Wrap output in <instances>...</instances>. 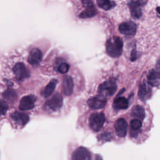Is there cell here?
<instances>
[{"instance_id": "6da1fadb", "label": "cell", "mask_w": 160, "mask_h": 160, "mask_svg": "<svg viewBox=\"0 0 160 160\" xmlns=\"http://www.w3.org/2000/svg\"><path fill=\"white\" fill-rule=\"evenodd\" d=\"M122 46V41L119 38L112 37L106 42L107 53L112 58H118L121 54Z\"/></svg>"}, {"instance_id": "7a4b0ae2", "label": "cell", "mask_w": 160, "mask_h": 160, "mask_svg": "<svg viewBox=\"0 0 160 160\" xmlns=\"http://www.w3.org/2000/svg\"><path fill=\"white\" fill-rule=\"evenodd\" d=\"M116 84L114 79H109L101 84L98 88L99 95L106 98L112 96L116 90Z\"/></svg>"}, {"instance_id": "3957f363", "label": "cell", "mask_w": 160, "mask_h": 160, "mask_svg": "<svg viewBox=\"0 0 160 160\" xmlns=\"http://www.w3.org/2000/svg\"><path fill=\"white\" fill-rule=\"evenodd\" d=\"M105 121V116L102 112H94L89 118V125L94 131H99Z\"/></svg>"}, {"instance_id": "277c9868", "label": "cell", "mask_w": 160, "mask_h": 160, "mask_svg": "<svg viewBox=\"0 0 160 160\" xmlns=\"http://www.w3.org/2000/svg\"><path fill=\"white\" fill-rule=\"evenodd\" d=\"M62 96L59 94L56 93L46 102L45 108L48 110L55 111L62 106Z\"/></svg>"}, {"instance_id": "5b68a950", "label": "cell", "mask_w": 160, "mask_h": 160, "mask_svg": "<svg viewBox=\"0 0 160 160\" xmlns=\"http://www.w3.org/2000/svg\"><path fill=\"white\" fill-rule=\"evenodd\" d=\"M36 98L34 95L25 96L20 101L19 109L21 111H27L32 109L34 106V103Z\"/></svg>"}, {"instance_id": "8992f818", "label": "cell", "mask_w": 160, "mask_h": 160, "mask_svg": "<svg viewBox=\"0 0 160 160\" xmlns=\"http://www.w3.org/2000/svg\"><path fill=\"white\" fill-rule=\"evenodd\" d=\"M86 9L79 14V18L85 19L91 18L96 15V10L91 0H82Z\"/></svg>"}, {"instance_id": "52a82bcc", "label": "cell", "mask_w": 160, "mask_h": 160, "mask_svg": "<svg viewBox=\"0 0 160 160\" xmlns=\"http://www.w3.org/2000/svg\"><path fill=\"white\" fill-rule=\"evenodd\" d=\"M119 30L122 34L126 36H133L135 34L136 31V25L132 21L125 22L119 25Z\"/></svg>"}, {"instance_id": "ba28073f", "label": "cell", "mask_w": 160, "mask_h": 160, "mask_svg": "<svg viewBox=\"0 0 160 160\" xmlns=\"http://www.w3.org/2000/svg\"><path fill=\"white\" fill-rule=\"evenodd\" d=\"M72 160H91V153L84 147L78 148L72 153Z\"/></svg>"}, {"instance_id": "9c48e42d", "label": "cell", "mask_w": 160, "mask_h": 160, "mask_svg": "<svg viewBox=\"0 0 160 160\" xmlns=\"http://www.w3.org/2000/svg\"><path fill=\"white\" fill-rule=\"evenodd\" d=\"M13 72L18 80H22L29 76V72L25 65L21 62L15 64L13 68Z\"/></svg>"}, {"instance_id": "30bf717a", "label": "cell", "mask_w": 160, "mask_h": 160, "mask_svg": "<svg viewBox=\"0 0 160 160\" xmlns=\"http://www.w3.org/2000/svg\"><path fill=\"white\" fill-rule=\"evenodd\" d=\"M106 100L104 97L99 95L90 98L88 101V106L93 109H101L105 106Z\"/></svg>"}, {"instance_id": "8fae6325", "label": "cell", "mask_w": 160, "mask_h": 160, "mask_svg": "<svg viewBox=\"0 0 160 160\" xmlns=\"http://www.w3.org/2000/svg\"><path fill=\"white\" fill-rule=\"evenodd\" d=\"M114 128L116 132L119 137H125L127 132L128 124L124 118H120L116 121L114 124Z\"/></svg>"}, {"instance_id": "7c38bea8", "label": "cell", "mask_w": 160, "mask_h": 160, "mask_svg": "<svg viewBox=\"0 0 160 160\" xmlns=\"http://www.w3.org/2000/svg\"><path fill=\"white\" fill-rule=\"evenodd\" d=\"M142 0H133L129 4L131 14L134 18H139L142 14Z\"/></svg>"}, {"instance_id": "4fadbf2b", "label": "cell", "mask_w": 160, "mask_h": 160, "mask_svg": "<svg viewBox=\"0 0 160 160\" xmlns=\"http://www.w3.org/2000/svg\"><path fill=\"white\" fill-rule=\"evenodd\" d=\"M62 92L66 96H70L73 91V81L71 76H65L62 80Z\"/></svg>"}, {"instance_id": "5bb4252c", "label": "cell", "mask_w": 160, "mask_h": 160, "mask_svg": "<svg viewBox=\"0 0 160 160\" xmlns=\"http://www.w3.org/2000/svg\"><path fill=\"white\" fill-rule=\"evenodd\" d=\"M42 57V52L38 48L32 49L28 56V62L32 65H36L41 61Z\"/></svg>"}, {"instance_id": "9a60e30c", "label": "cell", "mask_w": 160, "mask_h": 160, "mask_svg": "<svg viewBox=\"0 0 160 160\" xmlns=\"http://www.w3.org/2000/svg\"><path fill=\"white\" fill-rule=\"evenodd\" d=\"M151 95V89L149 84L147 82H142L139 89L138 91V96L139 98L142 100L146 101L148 99Z\"/></svg>"}, {"instance_id": "2e32d148", "label": "cell", "mask_w": 160, "mask_h": 160, "mask_svg": "<svg viewBox=\"0 0 160 160\" xmlns=\"http://www.w3.org/2000/svg\"><path fill=\"white\" fill-rule=\"evenodd\" d=\"M148 84L151 86H158L160 84V72L152 69L148 75Z\"/></svg>"}, {"instance_id": "e0dca14e", "label": "cell", "mask_w": 160, "mask_h": 160, "mask_svg": "<svg viewBox=\"0 0 160 160\" xmlns=\"http://www.w3.org/2000/svg\"><path fill=\"white\" fill-rule=\"evenodd\" d=\"M11 117L13 121L21 126L25 125L29 121V116L28 114L23 112H15L12 114Z\"/></svg>"}, {"instance_id": "ac0fdd59", "label": "cell", "mask_w": 160, "mask_h": 160, "mask_svg": "<svg viewBox=\"0 0 160 160\" xmlns=\"http://www.w3.org/2000/svg\"><path fill=\"white\" fill-rule=\"evenodd\" d=\"M131 115L132 117L134 118V119H138L140 121H142L145 117L144 109L142 106L139 105H136L132 108L131 111Z\"/></svg>"}, {"instance_id": "d6986e66", "label": "cell", "mask_w": 160, "mask_h": 160, "mask_svg": "<svg viewBox=\"0 0 160 160\" xmlns=\"http://www.w3.org/2000/svg\"><path fill=\"white\" fill-rule=\"evenodd\" d=\"M57 83H58V80L56 79L51 80L42 91V96L44 98H48L49 96H50L52 93V92L54 91Z\"/></svg>"}, {"instance_id": "ffe728a7", "label": "cell", "mask_w": 160, "mask_h": 160, "mask_svg": "<svg viewBox=\"0 0 160 160\" xmlns=\"http://www.w3.org/2000/svg\"><path fill=\"white\" fill-rule=\"evenodd\" d=\"M113 106L116 109H124L128 106V101L124 97H118L114 99Z\"/></svg>"}, {"instance_id": "44dd1931", "label": "cell", "mask_w": 160, "mask_h": 160, "mask_svg": "<svg viewBox=\"0 0 160 160\" xmlns=\"http://www.w3.org/2000/svg\"><path fill=\"white\" fill-rule=\"evenodd\" d=\"M96 2L100 8L105 11L109 10L115 6L114 2L110 0H96Z\"/></svg>"}, {"instance_id": "7402d4cb", "label": "cell", "mask_w": 160, "mask_h": 160, "mask_svg": "<svg viewBox=\"0 0 160 160\" xmlns=\"http://www.w3.org/2000/svg\"><path fill=\"white\" fill-rule=\"evenodd\" d=\"M3 96L5 99L9 101H13L16 97L15 92L11 89H8L5 91V92L3 94Z\"/></svg>"}, {"instance_id": "603a6c76", "label": "cell", "mask_w": 160, "mask_h": 160, "mask_svg": "<svg viewBox=\"0 0 160 160\" xmlns=\"http://www.w3.org/2000/svg\"><path fill=\"white\" fill-rule=\"evenodd\" d=\"M141 121L138 119H134L131 121L130 126H131V129L133 130H139L140 128L141 127Z\"/></svg>"}, {"instance_id": "cb8c5ba5", "label": "cell", "mask_w": 160, "mask_h": 160, "mask_svg": "<svg viewBox=\"0 0 160 160\" xmlns=\"http://www.w3.org/2000/svg\"><path fill=\"white\" fill-rule=\"evenodd\" d=\"M69 69V65L66 62H61L58 67V71L61 74L66 73Z\"/></svg>"}, {"instance_id": "d4e9b609", "label": "cell", "mask_w": 160, "mask_h": 160, "mask_svg": "<svg viewBox=\"0 0 160 160\" xmlns=\"http://www.w3.org/2000/svg\"><path fill=\"white\" fill-rule=\"evenodd\" d=\"M8 109L7 103L3 101L0 100V116L4 115Z\"/></svg>"}, {"instance_id": "484cf974", "label": "cell", "mask_w": 160, "mask_h": 160, "mask_svg": "<svg viewBox=\"0 0 160 160\" xmlns=\"http://www.w3.org/2000/svg\"><path fill=\"white\" fill-rule=\"evenodd\" d=\"M110 138H111V135L109 133H104L103 134H101L99 136V139H101V140H103V141L109 140Z\"/></svg>"}, {"instance_id": "4316f807", "label": "cell", "mask_w": 160, "mask_h": 160, "mask_svg": "<svg viewBox=\"0 0 160 160\" xmlns=\"http://www.w3.org/2000/svg\"><path fill=\"white\" fill-rule=\"evenodd\" d=\"M137 58V53L136 52V51H132L131 52V60L132 61H134Z\"/></svg>"}, {"instance_id": "83f0119b", "label": "cell", "mask_w": 160, "mask_h": 160, "mask_svg": "<svg viewBox=\"0 0 160 160\" xmlns=\"http://www.w3.org/2000/svg\"><path fill=\"white\" fill-rule=\"evenodd\" d=\"M156 68L160 70V58L158 59V60L157 61V62H156Z\"/></svg>"}]
</instances>
